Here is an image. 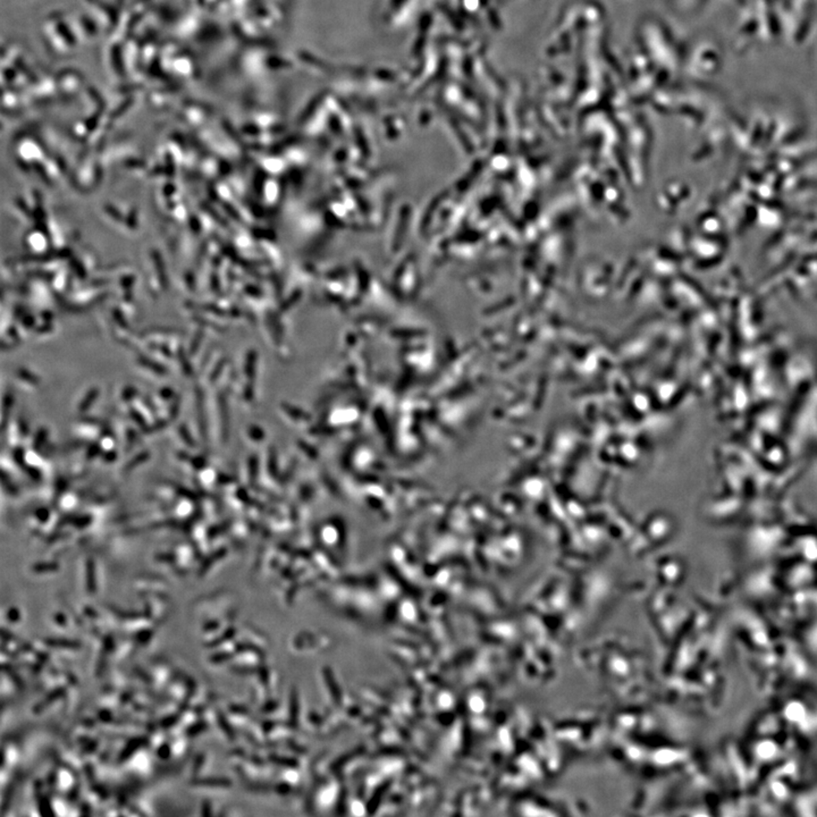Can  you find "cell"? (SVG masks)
Here are the masks:
<instances>
[{
    "label": "cell",
    "mask_w": 817,
    "mask_h": 817,
    "mask_svg": "<svg viewBox=\"0 0 817 817\" xmlns=\"http://www.w3.org/2000/svg\"><path fill=\"white\" fill-rule=\"evenodd\" d=\"M48 783H49L51 787L55 788L57 791L61 792V793L74 791V789L76 788L74 771L71 770L70 767H67L66 765L58 767V769L51 774Z\"/></svg>",
    "instance_id": "1"
},
{
    "label": "cell",
    "mask_w": 817,
    "mask_h": 817,
    "mask_svg": "<svg viewBox=\"0 0 817 817\" xmlns=\"http://www.w3.org/2000/svg\"><path fill=\"white\" fill-rule=\"evenodd\" d=\"M143 603H145V615L150 617L155 623L162 622L170 611L166 600H163V595L158 594L145 595Z\"/></svg>",
    "instance_id": "2"
},
{
    "label": "cell",
    "mask_w": 817,
    "mask_h": 817,
    "mask_svg": "<svg viewBox=\"0 0 817 817\" xmlns=\"http://www.w3.org/2000/svg\"><path fill=\"white\" fill-rule=\"evenodd\" d=\"M192 682L185 680V679L176 678L170 681V684L167 686L166 695L167 699H172L180 704L181 706H185L187 697L190 695V690H191Z\"/></svg>",
    "instance_id": "3"
},
{
    "label": "cell",
    "mask_w": 817,
    "mask_h": 817,
    "mask_svg": "<svg viewBox=\"0 0 817 817\" xmlns=\"http://www.w3.org/2000/svg\"><path fill=\"white\" fill-rule=\"evenodd\" d=\"M149 674H150L151 684L158 690L166 689L167 686L173 680L172 670L166 664L155 665Z\"/></svg>",
    "instance_id": "4"
},
{
    "label": "cell",
    "mask_w": 817,
    "mask_h": 817,
    "mask_svg": "<svg viewBox=\"0 0 817 817\" xmlns=\"http://www.w3.org/2000/svg\"><path fill=\"white\" fill-rule=\"evenodd\" d=\"M136 645L138 642L131 639L123 640L120 644H115L113 651L111 652V657L115 662L124 661L132 655Z\"/></svg>",
    "instance_id": "5"
},
{
    "label": "cell",
    "mask_w": 817,
    "mask_h": 817,
    "mask_svg": "<svg viewBox=\"0 0 817 817\" xmlns=\"http://www.w3.org/2000/svg\"><path fill=\"white\" fill-rule=\"evenodd\" d=\"M19 748L13 744H5L3 746V769L1 771L9 770L11 772L17 763H19Z\"/></svg>",
    "instance_id": "6"
},
{
    "label": "cell",
    "mask_w": 817,
    "mask_h": 817,
    "mask_svg": "<svg viewBox=\"0 0 817 817\" xmlns=\"http://www.w3.org/2000/svg\"><path fill=\"white\" fill-rule=\"evenodd\" d=\"M99 705H101V709H111V711L122 709L123 696L118 695L115 690L105 692L99 699Z\"/></svg>",
    "instance_id": "7"
},
{
    "label": "cell",
    "mask_w": 817,
    "mask_h": 817,
    "mask_svg": "<svg viewBox=\"0 0 817 817\" xmlns=\"http://www.w3.org/2000/svg\"><path fill=\"white\" fill-rule=\"evenodd\" d=\"M187 746L189 745H187V734L173 736V739L170 740L173 759H181L184 754L187 753Z\"/></svg>",
    "instance_id": "8"
},
{
    "label": "cell",
    "mask_w": 817,
    "mask_h": 817,
    "mask_svg": "<svg viewBox=\"0 0 817 817\" xmlns=\"http://www.w3.org/2000/svg\"><path fill=\"white\" fill-rule=\"evenodd\" d=\"M49 801H51V808L53 815H61V816H63V815H72V813L70 812V803H67L65 799H63L61 796L51 797V799H49Z\"/></svg>",
    "instance_id": "9"
},
{
    "label": "cell",
    "mask_w": 817,
    "mask_h": 817,
    "mask_svg": "<svg viewBox=\"0 0 817 817\" xmlns=\"http://www.w3.org/2000/svg\"><path fill=\"white\" fill-rule=\"evenodd\" d=\"M53 623L56 626H58L61 629H67L70 627L68 625V617L63 612H58L53 615Z\"/></svg>",
    "instance_id": "10"
},
{
    "label": "cell",
    "mask_w": 817,
    "mask_h": 817,
    "mask_svg": "<svg viewBox=\"0 0 817 817\" xmlns=\"http://www.w3.org/2000/svg\"><path fill=\"white\" fill-rule=\"evenodd\" d=\"M6 617H7L9 622H19V621L21 620L20 610L16 609V607H9V609L7 610V613H6Z\"/></svg>",
    "instance_id": "11"
}]
</instances>
